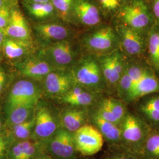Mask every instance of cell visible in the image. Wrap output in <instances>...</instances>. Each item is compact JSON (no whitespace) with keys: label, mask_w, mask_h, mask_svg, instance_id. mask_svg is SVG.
Wrapping results in <instances>:
<instances>
[{"label":"cell","mask_w":159,"mask_h":159,"mask_svg":"<svg viewBox=\"0 0 159 159\" xmlns=\"http://www.w3.org/2000/svg\"><path fill=\"white\" fill-rule=\"evenodd\" d=\"M152 128L139 116L127 111L121 124V148L139 154Z\"/></svg>","instance_id":"1"},{"label":"cell","mask_w":159,"mask_h":159,"mask_svg":"<svg viewBox=\"0 0 159 159\" xmlns=\"http://www.w3.org/2000/svg\"><path fill=\"white\" fill-rule=\"evenodd\" d=\"M106 159H142L139 155L128 152H117L111 154Z\"/></svg>","instance_id":"34"},{"label":"cell","mask_w":159,"mask_h":159,"mask_svg":"<svg viewBox=\"0 0 159 159\" xmlns=\"http://www.w3.org/2000/svg\"><path fill=\"white\" fill-rule=\"evenodd\" d=\"M77 152L84 156H93L102 149L104 139L100 132L91 124H85L73 133Z\"/></svg>","instance_id":"5"},{"label":"cell","mask_w":159,"mask_h":159,"mask_svg":"<svg viewBox=\"0 0 159 159\" xmlns=\"http://www.w3.org/2000/svg\"><path fill=\"white\" fill-rule=\"evenodd\" d=\"M74 84L79 85L95 94L105 89L106 81L98 60L93 57L84 58L71 73Z\"/></svg>","instance_id":"2"},{"label":"cell","mask_w":159,"mask_h":159,"mask_svg":"<svg viewBox=\"0 0 159 159\" xmlns=\"http://www.w3.org/2000/svg\"><path fill=\"white\" fill-rule=\"evenodd\" d=\"M61 126L74 133L89 121L87 110L84 107H73L63 110L60 116Z\"/></svg>","instance_id":"19"},{"label":"cell","mask_w":159,"mask_h":159,"mask_svg":"<svg viewBox=\"0 0 159 159\" xmlns=\"http://www.w3.org/2000/svg\"><path fill=\"white\" fill-rule=\"evenodd\" d=\"M146 46L152 68L159 74V25L154 24L148 33Z\"/></svg>","instance_id":"21"},{"label":"cell","mask_w":159,"mask_h":159,"mask_svg":"<svg viewBox=\"0 0 159 159\" xmlns=\"http://www.w3.org/2000/svg\"><path fill=\"white\" fill-rule=\"evenodd\" d=\"M98 61L106 84L116 89L126 64L122 54L116 50L100 57Z\"/></svg>","instance_id":"9"},{"label":"cell","mask_w":159,"mask_h":159,"mask_svg":"<svg viewBox=\"0 0 159 159\" xmlns=\"http://www.w3.org/2000/svg\"><path fill=\"white\" fill-rule=\"evenodd\" d=\"M45 54L50 58V64L58 67L67 66L73 61L74 57L71 44L66 40L57 41L50 46L46 49Z\"/></svg>","instance_id":"17"},{"label":"cell","mask_w":159,"mask_h":159,"mask_svg":"<svg viewBox=\"0 0 159 159\" xmlns=\"http://www.w3.org/2000/svg\"><path fill=\"white\" fill-rule=\"evenodd\" d=\"M54 67L46 60L30 58L20 64V71L24 77L34 80H41L54 71ZM55 69V68H54Z\"/></svg>","instance_id":"20"},{"label":"cell","mask_w":159,"mask_h":159,"mask_svg":"<svg viewBox=\"0 0 159 159\" xmlns=\"http://www.w3.org/2000/svg\"><path fill=\"white\" fill-rule=\"evenodd\" d=\"M44 85L48 95L59 98L65 94L74 83L71 74L52 71L46 76Z\"/></svg>","instance_id":"15"},{"label":"cell","mask_w":159,"mask_h":159,"mask_svg":"<svg viewBox=\"0 0 159 159\" xmlns=\"http://www.w3.org/2000/svg\"><path fill=\"white\" fill-rule=\"evenodd\" d=\"M5 39H6V34L2 30L0 29V50L2 48V45Z\"/></svg>","instance_id":"38"},{"label":"cell","mask_w":159,"mask_h":159,"mask_svg":"<svg viewBox=\"0 0 159 159\" xmlns=\"http://www.w3.org/2000/svg\"><path fill=\"white\" fill-rule=\"evenodd\" d=\"M159 93V79L152 68L148 67L142 78L131 86L122 100L125 103L138 101L143 97Z\"/></svg>","instance_id":"10"},{"label":"cell","mask_w":159,"mask_h":159,"mask_svg":"<svg viewBox=\"0 0 159 159\" xmlns=\"http://www.w3.org/2000/svg\"><path fill=\"white\" fill-rule=\"evenodd\" d=\"M46 151L58 159H75L77 152L73 133L60 127L45 143Z\"/></svg>","instance_id":"7"},{"label":"cell","mask_w":159,"mask_h":159,"mask_svg":"<svg viewBox=\"0 0 159 159\" xmlns=\"http://www.w3.org/2000/svg\"><path fill=\"white\" fill-rule=\"evenodd\" d=\"M17 1H18V0H7L8 2H9L10 3H11L12 4H17Z\"/></svg>","instance_id":"42"},{"label":"cell","mask_w":159,"mask_h":159,"mask_svg":"<svg viewBox=\"0 0 159 159\" xmlns=\"http://www.w3.org/2000/svg\"><path fill=\"white\" fill-rule=\"evenodd\" d=\"M117 15L123 24L140 32L153 25L155 21L147 0H127Z\"/></svg>","instance_id":"3"},{"label":"cell","mask_w":159,"mask_h":159,"mask_svg":"<svg viewBox=\"0 0 159 159\" xmlns=\"http://www.w3.org/2000/svg\"><path fill=\"white\" fill-rule=\"evenodd\" d=\"M29 14L37 19H44L57 14L51 1L46 3H27L24 2Z\"/></svg>","instance_id":"26"},{"label":"cell","mask_w":159,"mask_h":159,"mask_svg":"<svg viewBox=\"0 0 159 159\" xmlns=\"http://www.w3.org/2000/svg\"><path fill=\"white\" fill-rule=\"evenodd\" d=\"M138 101L137 110L139 113L148 111L159 112V93L143 97Z\"/></svg>","instance_id":"30"},{"label":"cell","mask_w":159,"mask_h":159,"mask_svg":"<svg viewBox=\"0 0 159 159\" xmlns=\"http://www.w3.org/2000/svg\"><path fill=\"white\" fill-rule=\"evenodd\" d=\"M120 43L119 34L110 27L97 29L85 39L86 47L94 52L110 53L117 50Z\"/></svg>","instance_id":"8"},{"label":"cell","mask_w":159,"mask_h":159,"mask_svg":"<svg viewBox=\"0 0 159 159\" xmlns=\"http://www.w3.org/2000/svg\"><path fill=\"white\" fill-rule=\"evenodd\" d=\"M30 43L29 41L6 38L2 45V50L6 58L14 60L23 57L28 51Z\"/></svg>","instance_id":"24"},{"label":"cell","mask_w":159,"mask_h":159,"mask_svg":"<svg viewBox=\"0 0 159 159\" xmlns=\"http://www.w3.org/2000/svg\"><path fill=\"white\" fill-rule=\"evenodd\" d=\"M15 142L10 132L7 129L0 133V159H7L12 144Z\"/></svg>","instance_id":"32"},{"label":"cell","mask_w":159,"mask_h":159,"mask_svg":"<svg viewBox=\"0 0 159 159\" xmlns=\"http://www.w3.org/2000/svg\"><path fill=\"white\" fill-rule=\"evenodd\" d=\"M71 15L85 25L94 26L100 23L102 12L91 0H74Z\"/></svg>","instance_id":"13"},{"label":"cell","mask_w":159,"mask_h":159,"mask_svg":"<svg viewBox=\"0 0 159 159\" xmlns=\"http://www.w3.org/2000/svg\"><path fill=\"white\" fill-rule=\"evenodd\" d=\"M60 127V117H57L47 106L39 107L35 112V125L32 138L44 144Z\"/></svg>","instance_id":"6"},{"label":"cell","mask_w":159,"mask_h":159,"mask_svg":"<svg viewBox=\"0 0 159 159\" xmlns=\"http://www.w3.org/2000/svg\"><path fill=\"white\" fill-rule=\"evenodd\" d=\"M34 159H58L51 155L50 153H48L46 150H43L41 153L39 154Z\"/></svg>","instance_id":"36"},{"label":"cell","mask_w":159,"mask_h":159,"mask_svg":"<svg viewBox=\"0 0 159 159\" xmlns=\"http://www.w3.org/2000/svg\"><path fill=\"white\" fill-rule=\"evenodd\" d=\"M100 11L110 14H118L127 0H91Z\"/></svg>","instance_id":"29"},{"label":"cell","mask_w":159,"mask_h":159,"mask_svg":"<svg viewBox=\"0 0 159 159\" xmlns=\"http://www.w3.org/2000/svg\"><path fill=\"white\" fill-rule=\"evenodd\" d=\"M44 150V143L31 137L14 143L9 150L7 159H34Z\"/></svg>","instance_id":"14"},{"label":"cell","mask_w":159,"mask_h":159,"mask_svg":"<svg viewBox=\"0 0 159 159\" xmlns=\"http://www.w3.org/2000/svg\"><path fill=\"white\" fill-rule=\"evenodd\" d=\"M41 93L38 87L29 80L16 82L10 91L7 100L6 114L13 108L24 105L38 104Z\"/></svg>","instance_id":"4"},{"label":"cell","mask_w":159,"mask_h":159,"mask_svg":"<svg viewBox=\"0 0 159 159\" xmlns=\"http://www.w3.org/2000/svg\"><path fill=\"white\" fill-rule=\"evenodd\" d=\"M4 129H5L4 124L3 123L2 120L0 118V133H1L2 131L4 130Z\"/></svg>","instance_id":"40"},{"label":"cell","mask_w":159,"mask_h":159,"mask_svg":"<svg viewBox=\"0 0 159 159\" xmlns=\"http://www.w3.org/2000/svg\"><path fill=\"white\" fill-rule=\"evenodd\" d=\"M12 5L11 3H7L0 8V29L3 31L9 22Z\"/></svg>","instance_id":"33"},{"label":"cell","mask_w":159,"mask_h":159,"mask_svg":"<svg viewBox=\"0 0 159 159\" xmlns=\"http://www.w3.org/2000/svg\"><path fill=\"white\" fill-rule=\"evenodd\" d=\"M35 125V114L30 119L21 124L6 128L10 132L15 142L27 140L32 137Z\"/></svg>","instance_id":"27"},{"label":"cell","mask_w":159,"mask_h":159,"mask_svg":"<svg viewBox=\"0 0 159 159\" xmlns=\"http://www.w3.org/2000/svg\"><path fill=\"white\" fill-rule=\"evenodd\" d=\"M89 121L100 132L104 140L111 145L121 146V125L102 119L96 112L89 117Z\"/></svg>","instance_id":"16"},{"label":"cell","mask_w":159,"mask_h":159,"mask_svg":"<svg viewBox=\"0 0 159 159\" xmlns=\"http://www.w3.org/2000/svg\"><path fill=\"white\" fill-rule=\"evenodd\" d=\"M100 104L108 110L121 125L127 113L124 102L114 98H107L102 100Z\"/></svg>","instance_id":"28"},{"label":"cell","mask_w":159,"mask_h":159,"mask_svg":"<svg viewBox=\"0 0 159 159\" xmlns=\"http://www.w3.org/2000/svg\"><path fill=\"white\" fill-rule=\"evenodd\" d=\"M7 3H10L9 2L7 1V0H0V8L6 5Z\"/></svg>","instance_id":"41"},{"label":"cell","mask_w":159,"mask_h":159,"mask_svg":"<svg viewBox=\"0 0 159 159\" xmlns=\"http://www.w3.org/2000/svg\"><path fill=\"white\" fill-rule=\"evenodd\" d=\"M63 103L77 107H86L93 104L96 94L79 85L74 84L65 94L59 97Z\"/></svg>","instance_id":"18"},{"label":"cell","mask_w":159,"mask_h":159,"mask_svg":"<svg viewBox=\"0 0 159 159\" xmlns=\"http://www.w3.org/2000/svg\"><path fill=\"white\" fill-rule=\"evenodd\" d=\"M57 14L63 19L67 18L71 14L74 0H51Z\"/></svg>","instance_id":"31"},{"label":"cell","mask_w":159,"mask_h":159,"mask_svg":"<svg viewBox=\"0 0 159 159\" xmlns=\"http://www.w3.org/2000/svg\"><path fill=\"white\" fill-rule=\"evenodd\" d=\"M37 33L44 39L60 41L68 37V30L56 23L37 24L34 26Z\"/></svg>","instance_id":"22"},{"label":"cell","mask_w":159,"mask_h":159,"mask_svg":"<svg viewBox=\"0 0 159 159\" xmlns=\"http://www.w3.org/2000/svg\"><path fill=\"white\" fill-rule=\"evenodd\" d=\"M37 106L24 105L13 108L7 114V120L4 124L5 128H10L31 119L35 114Z\"/></svg>","instance_id":"23"},{"label":"cell","mask_w":159,"mask_h":159,"mask_svg":"<svg viewBox=\"0 0 159 159\" xmlns=\"http://www.w3.org/2000/svg\"><path fill=\"white\" fill-rule=\"evenodd\" d=\"M138 155L142 159H159V129H152Z\"/></svg>","instance_id":"25"},{"label":"cell","mask_w":159,"mask_h":159,"mask_svg":"<svg viewBox=\"0 0 159 159\" xmlns=\"http://www.w3.org/2000/svg\"><path fill=\"white\" fill-rule=\"evenodd\" d=\"M6 73L4 70L0 68V95L3 91L5 83H6Z\"/></svg>","instance_id":"37"},{"label":"cell","mask_w":159,"mask_h":159,"mask_svg":"<svg viewBox=\"0 0 159 159\" xmlns=\"http://www.w3.org/2000/svg\"><path fill=\"white\" fill-rule=\"evenodd\" d=\"M150 4L154 20L159 25V0H151Z\"/></svg>","instance_id":"35"},{"label":"cell","mask_w":159,"mask_h":159,"mask_svg":"<svg viewBox=\"0 0 159 159\" xmlns=\"http://www.w3.org/2000/svg\"><path fill=\"white\" fill-rule=\"evenodd\" d=\"M4 32L6 36L14 39L23 41L30 39L29 25L17 4L12 6L10 20Z\"/></svg>","instance_id":"12"},{"label":"cell","mask_w":159,"mask_h":159,"mask_svg":"<svg viewBox=\"0 0 159 159\" xmlns=\"http://www.w3.org/2000/svg\"><path fill=\"white\" fill-rule=\"evenodd\" d=\"M120 41L123 50L131 57H138L145 50V41L142 32L123 24L119 29Z\"/></svg>","instance_id":"11"},{"label":"cell","mask_w":159,"mask_h":159,"mask_svg":"<svg viewBox=\"0 0 159 159\" xmlns=\"http://www.w3.org/2000/svg\"><path fill=\"white\" fill-rule=\"evenodd\" d=\"M51 1V0H24V2L27 3H46Z\"/></svg>","instance_id":"39"}]
</instances>
